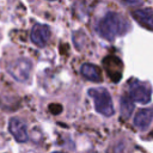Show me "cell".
I'll return each instance as SVG.
<instances>
[{
    "label": "cell",
    "mask_w": 153,
    "mask_h": 153,
    "mask_svg": "<svg viewBox=\"0 0 153 153\" xmlns=\"http://www.w3.org/2000/svg\"><path fill=\"white\" fill-rule=\"evenodd\" d=\"M129 97L140 104H148L151 102V88L147 84L137 80H131L128 84Z\"/></svg>",
    "instance_id": "4"
},
{
    "label": "cell",
    "mask_w": 153,
    "mask_h": 153,
    "mask_svg": "<svg viewBox=\"0 0 153 153\" xmlns=\"http://www.w3.org/2000/svg\"><path fill=\"white\" fill-rule=\"evenodd\" d=\"M7 72L17 81L25 82L30 79L32 72V62L26 57H19L7 67Z\"/></svg>",
    "instance_id": "3"
},
{
    "label": "cell",
    "mask_w": 153,
    "mask_h": 153,
    "mask_svg": "<svg viewBox=\"0 0 153 153\" xmlns=\"http://www.w3.org/2000/svg\"><path fill=\"white\" fill-rule=\"evenodd\" d=\"M50 29L48 25L44 24H36L33 25V27L31 29V33H30V38L32 41V43L39 48H43L47 45V43L50 39Z\"/></svg>",
    "instance_id": "5"
},
{
    "label": "cell",
    "mask_w": 153,
    "mask_h": 153,
    "mask_svg": "<svg viewBox=\"0 0 153 153\" xmlns=\"http://www.w3.org/2000/svg\"><path fill=\"white\" fill-rule=\"evenodd\" d=\"M93 153H94V152H93Z\"/></svg>",
    "instance_id": "16"
},
{
    "label": "cell",
    "mask_w": 153,
    "mask_h": 153,
    "mask_svg": "<svg viewBox=\"0 0 153 153\" xmlns=\"http://www.w3.org/2000/svg\"><path fill=\"white\" fill-rule=\"evenodd\" d=\"M130 29V23L117 12L106 13L98 23V33L106 41H114L118 36L126 35Z\"/></svg>",
    "instance_id": "1"
},
{
    "label": "cell",
    "mask_w": 153,
    "mask_h": 153,
    "mask_svg": "<svg viewBox=\"0 0 153 153\" xmlns=\"http://www.w3.org/2000/svg\"><path fill=\"white\" fill-rule=\"evenodd\" d=\"M104 66H105V69H106L109 76L114 81H118L121 79V75H122V62L117 57L106 56V59L104 60Z\"/></svg>",
    "instance_id": "8"
},
{
    "label": "cell",
    "mask_w": 153,
    "mask_h": 153,
    "mask_svg": "<svg viewBox=\"0 0 153 153\" xmlns=\"http://www.w3.org/2000/svg\"><path fill=\"white\" fill-rule=\"evenodd\" d=\"M134 110L133 99L129 96H123L121 98V115L124 118H128Z\"/></svg>",
    "instance_id": "11"
},
{
    "label": "cell",
    "mask_w": 153,
    "mask_h": 153,
    "mask_svg": "<svg viewBox=\"0 0 153 153\" xmlns=\"http://www.w3.org/2000/svg\"><path fill=\"white\" fill-rule=\"evenodd\" d=\"M153 121V109L146 108L136 112L134 117V126L140 130H146Z\"/></svg>",
    "instance_id": "9"
},
{
    "label": "cell",
    "mask_w": 153,
    "mask_h": 153,
    "mask_svg": "<svg viewBox=\"0 0 153 153\" xmlns=\"http://www.w3.org/2000/svg\"><path fill=\"white\" fill-rule=\"evenodd\" d=\"M133 18L145 29L153 31V11L149 8H140L131 12Z\"/></svg>",
    "instance_id": "7"
},
{
    "label": "cell",
    "mask_w": 153,
    "mask_h": 153,
    "mask_svg": "<svg viewBox=\"0 0 153 153\" xmlns=\"http://www.w3.org/2000/svg\"><path fill=\"white\" fill-rule=\"evenodd\" d=\"M8 130L12 136L18 142H26L29 140V134L26 129V124L18 117H12L8 122Z\"/></svg>",
    "instance_id": "6"
},
{
    "label": "cell",
    "mask_w": 153,
    "mask_h": 153,
    "mask_svg": "<svg viewBox=\"0 0 153 153\" xmlns=\"http://www.w3.org/2000/svg\"><path fill=\"white\" fill-rule=\"evenodd\" d=\"M88 96L93 99L94 108L97 112L103 116L110 117L115 114V109L112 105V99L109 91L104 87H93L88 90Z\"/></svg>",
    "instance_id": "2"
},
{
    "label": "cell",
    "mask_w": 153,
    "mask_h": 153,
    "mask_svg": "<svg viewBox=\"0 0 153 153\" xmlns=\"http://www.w3.org/2000/svg\"><path fill=\"white\" fill-rule=\"evenodd\" d=\"M53 153H63V152H53Z\"/></svg>",
    "instance_id": "14"
},
{
    "label": "cell",
    "mask_w": 153,
    "mask_h": 153,
    "mask_svg": "<svg viewBox=\"0 0 153 153\" xmlns=\"http://www.w3.org/2000/svg\"><path fill=\"white\" fill-rule=\"evenodd\" d=\"M80 73L81 75L93 82H99L102 81V71L99 67H97L96 65L92 63H84L80 68Z\"/></svg>",
    "instance_id": "10"
},
{
    "label": "cell",
    "mask_w": 153,
    "mask_h": 153,
    "mask_svg": "<svg viewBox=\"0 0 153 153\" xmlns=\"http://www.w3.org/2000/svg\"><path fill=\"white\" fill-rule=\"evenodd\" d=\"M123 2H126V4H128V5H136V4H139L141 0H122Z\"/></svg>",
    "instance_id": "13"
},
{
    "label": "cell",
    "mask_w": 153,
    "mask_h": 153,
    "mask_svg": "<svg viewBox=\"0 0 153 153\" xmlns=\"http://www.w3.org/2000/svg\"><path fill=\"white\" fill-rule=\"evenodd\" d=\"M49 1H54V0H49Z\"/></svg>",
    "instance_id": "15"
},
{
    "label": "cell",
    "mask_w": 153,
    "mask_h": 153,
    "mask_svg": "<svg viewBox=\"0 0 153 153\" xmlns=\"http://www.w3.org/2000/svg\"><path fill=\"white\" fill-rule=\"evenodd\" d=\"M49 109H50V111H51L53 114H55V115L59 114V112H61V110H62L61 105H59V104H50Z\"/></svg>",
    "instance_id": "12"
}]
</instances>
